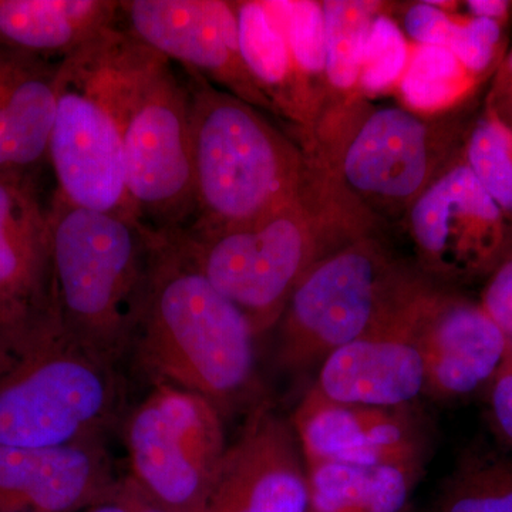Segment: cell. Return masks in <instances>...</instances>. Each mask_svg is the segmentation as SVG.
I'll return each mask as SVG.
<instances>
[{
  "label": "cell",
  "instance_id": "1",
  "mask_svg": "<svg viewBox=\"0 0 512 512\" xmlns=\"http://www.w3.org/2000/svg\"><path fill=\"white\" fill-rule=\"evenodd\" d=\"M251 323L156 232L146 288L127 359L150 384H171L210 400L222 416L256 406Z\"/></svg>",
  "mask_w": 512,
  "mask_h": 512
},
{
  "label": "cell",
  "instance_id": "2",
  "mask_svg": "<svg viewBox=\"0 0 512 512\" xmlns=\"http://www.w3.org/2000/svg\"><path fill=\"white\" fill-rule=\"evenodd\" d=\"M50 299L57 328L116 365L127 359L156 232L141 222L74 207H49Z\"/></svg>",
  "mask_w": 512,
  "mask_h": 512
},
{
  "label": "cell",
  "instance_id": "3",
  "mask_svg": "<svg viewBox=\"0 0 512 512\" xmlns=\"http://www.w3.org/2000/svg\"><path fill=\"white\" fill-rule=\"evenodd\" d=\"M185 73L195 200L185 227H234L295 200L308 181L295 144L247 101Z\"/></svg>",
  "mask_w": 512,
  "mask_h": 512
},
{
  "label": "cell",
  "instance_id": "4",
  "mask_svg": "<svg viewBox=\"0 0 512 512\" xmlns=\"http://www.w3.org/2000/svg\"><path fill=\"white\" fill-rule=\"evenodd\" d=\"M138 46L117 22L59 63L47 148L62 200L136 221L124 174L121 117Z\"/></svg>",
  "mask_w": 512,
  "mask_h": 512
},
{
  "label": "cell",
  "instance_id": "5",
  "mask_svg": "<svg viewBox=\"0 0 512 512\" xmlns=\"http://www.w3.org/2000/svg\"><path fill=\"white\" fill-rule=\"evenodd\" d=\"M163 234L244 313L256 338L278 326L293 291L313 266L360 238L346 225L325 224L309 183L295 200L258 220Z\"/></svg>",
  "mask_w": 512,
  "mask_h": 512
},
{
  "label": "cell",
  "instance_id": "6",
  "mask_svg": "<svg viewBox=\"0 0 512 512\" xmlns=\"http://www.w3.org/2000/svg\"><path fill=\"white\" fill-rule=\"evenodd\" d=\"M0 383V446L50 448L104 443L128 407L121 366L60 329L29 346Z\"/></svg>",
  "mask_w": 512,
  "mask_h": 512
},
{
  "label": "cell",
  "instance_id": "7",
  "mask_svg": "<svg viewBox=\"0 0 512 512\" xmlns=\"http://www.w3.org/2000/svg\"><path fill=\"white\" fill-rule=\"evenodd\" d=\"M426 288L373 239L349 242L313 266L293 291L278 323V365L298 373L322 363L393 318Z\"/></svg>",
  "mask_w": 512,
  "mask_h": 512
},
{
  "label": "cell",
  "instance_id": "8",
  "mask_svg": "<svg viewBox=\"0 0 512 512\" xmlns=\"http://www.w3.org/2000/svg\"><path fill=\"white\" fill-rule=\"evenodd\" d=\"M121 120L124 174L138 221L154 232L190 224L195 212L190 89L173 62L141 42Z\"/></svg>",
  "mask_w": 512,
  "mask_h": 512
},
{
  "label": "cell",
  "instance_id": "9",
  "mask_svg": "<svg viewBox=\"0 0 512 512\" xmlns=\"http://www.w3.org/2000/svg\"><path fill=\"white\" fill-rule=\"evenodd\" d=\"M126 476L170 512H205L227 453L224 416L200 396L150 384L121 421Z\"/></svg>",
  "mask_w": 512,
  "mask_h": 512
},
{
  "label": "cell",
  "instance_id": "10",
  "mask_svg": "<svg viewBox=\"0 0 512 512\" xmlns=\"http://www.w3.org/2000/svg\"><path fill=\"white\" fill-rule=\"evenodd\" d=\"M468 126L433 124L400 107L369 111L342 143L336 173L367 207L406 210L460 153Z\"/></svg>",
  "mask_w": 512,
  "mask_h": 512
},
{
  "label": "cell",
  "instance_id": "11",
  "mask_svg": "<svg viewBox=\"0 0 512 512\" xmlns=\"http://www.w3.org/2000/svg\"><path fill=\"white\" fill-rule=\"evenodd\" d=\"M409 231L423 265L447 279L490 275L512 247V225L460 153L409 208Z\"/></svg>",
  "mask_w": 512,
  "mask_h": 512
},
{
  "label": "cell",
  "instance_id": "12",
  "mask_svg": "<svg viewBox=\"0 0 512 512\" xmlns=\"http://www.w3.org/2000/svg\"><path fill=\"white\" fill-rule=\"evenodd\" d=\"M119 25L154 52L256 109L271 110L239 50L237 12L225 0H128Z\"/></svg>",
  "mask_w": 512,
  "mask_h": 512
},
{
  "label": "cell",
  "instance_id": "13",
  "mask_svg": "<svg viewBox=\"0 0 512 512\" xmlns=\"http://www.w3.org/2000/svg\"><path fill=\"white\" fill-rule=\"evenodd\" d=\"M56 328L49 208L26 173H0V329L23 348Z\"/></svg>",
  "mask_w": 512,
  "mask_h": 512
},
{
  "label": "cell",
  "instance_id": "14",
  "mask_svg": "<svg viewBox=\"0 0 512 512\" xmlns=\"http://www.w3.org/2000/svg\"><path fill=\"white\" fill-rule=\"evenodd\" d=\"M309 511L308 474L291 421L259 402L227 448L205 512Z\"/></svg>",
  "mask_w": 512,
  "mask_h": 512
},
{
  "label": "cell",
  "instance_id": "15",
  "mask_svg": "<svg viewBox=\"0 0 512 512\" xmlns=\"http://www.w3.org/2000/svg\"><path fill=\"white\" fill-rule=\"evenodd\" d=\"M430 289L393 318L326 357L311 389L333 402L386 409H404L424 394L426 373L417 326Z\"/></svg>",
  "mask_w": 512,
  "mask_h": 512
},
{
  "label": "cell",
  "instance_id": "16",
  "mask_svg": "<svg viewBox=\"0 0 512 512\" xmlns=\"http://www.w3.org/2000/svg\"><path fill=\"white\" fill-rule=\"evenodd\" d=\"M417 339L426 390L441 402L487 389L510 352V343L480 302L430 289L421 308Z\"/></svg>",
  "mask_w": 512,
  "mask_h": 512
},
{
  "label": "cell",
  "instance_id": "17",
  "mask_svg": "<svg viewBox=\"0 0 512 512\" xmlns=\"http://www.w3.org/2000/svg\"><path fill=\"white\" fill-rule=\"evenodd\" d=\"M289 421L305 466L423 461L420 433L406 407L338 403L309 389Z\"/></svg>",
  "mask_w": 512,
  "mask_h": 512
},
{
  "label": "cell",
  "instance_id": "18",
  "mask_svg": "<svg viewBox=\"0 0 512 512\" xmlns=\"http://www.w3.org/2000/svg\"><path fill=\"white\" fill-rule=\"evenodd\" d=\"M120 478L104 443L0 446V512L86 511Z\"/></svg>",
  "mask_w": 512,
  "mask_h": 512
},
{
  "label": "cell",
  "instance_id": "19",
  "mask_svg": "<svg viewBox=\"0 0 512 512\" xmlns=\"http://www.w3.org/2000/svg\"><path fill=\"white\" fill-rule=\"evenodd\" d=\"M59 63L0 47V173L29 174L47 158Z\"/></svg>",
  "mask_w": 512,
  "mask_h": 512
},
{
  "label": "cell",
  "instance_id": "20",
  "mask_svg": "<svg viewBox=\"0 0 512 512\" xmlns=\"http://www.w3.org/2000/svg\"><path fill=\"white\" fill-rule=\"evenodd\" d=\"M111 0H0V47L39 59H63L119 22Z\"/></svg>",
  "mask_w": 512,
  "mask_h": 512
},
{
  "label": "cell",
  "instance_id": "21",
  "mask_svg": "<svg viewBox=\"0 0 512 512\" xmlns=\"http://www.w3.org/2000/svg\"><path fill=\"white\" fill-rule=\"evenodd\" d=\"M311 512H406L423 471L409 463L308 464Z\"/></svg>",
  "mask_w": 512,
  "mask_h": 512
},
{
  "label": "cell",
  "instance_id": "22",
  "mask_svg": "<svg viewBox=\"0 0 512 512\" xmlns=\"http://www.w3.org/2000/svg\"><path fill=\"white\" fill-rule=\"evenodd\" d=\"M234 6L239 50L256 86L272 111L308 124L315 113V94L299 76L284 33L265 8L264 0L234 2Z\"/></svg>",
  "mask_w": 512,
  "mask_h": 512
},
{
  "label": "cell",
  "instance_id": "23",
  "mask_svg": "<svg viewBox=\"0 0 512 512\" xmlns=\"http://www.w3.org/2000/svg\"><path fill=\"white\" fill-rule=\"evenodd\" d=\"M480 83L447 47L417 46L399 87L412 111L437 113L466 100Z\"/></svg>",
  "mask_w": 512,
  "mask_h": 512
},
{
  "label": "cell",
  "instance_id": "24",
  "mask_svg": "<svg viewBox=\"0 0 512 512\" xmlns=\"http://www.w3.org/2000/svg\"><path fill=\"white\" fill-rule=\"evenodd\" d=\"M433 512H512V453L467 458L441 488Z\"/></svg>",
  "mask_w": 512,
  "mask_h": 512
},
{
  "label": "cell",
  "instance_id": "25",
  "mask_svg": "<svg viewBox=\"0 0 512 512\" xmlns=\"http://www.w3.org/2000/svg\"><path fill=\"white\" fill-rule=\"evenodd\" d=\"M461 156L512 225V130L490 104L468 126Z\"/></svg>",
  "mask_w": 512,
  "mask_h": 512
},
{
  "label": "cell",
  "instance_id": "26",
  "mask_svg": "<svg viewBox=\"0 0 512 512\" xmlns=\"http://www.w3.org/2000/svg\"><path fill=\"white\" fill-rule=\"evenodd\" d=\"M326 33L325 77L340 92L359 86L360 66L367 33L377 3L365 0L322 2Z\"/></svg>",
  "mask_w": 512,
  "mask_h": 512
},
{
  "label": "cell",
  "instance_id": "27",
  "mask_svg": "<svg viewBox=\"0 0 512 512\" xmlns=\"http://www.w3.org/2000/svg\"><path fill=\"white\" fill-rule=\"evenodd\" d=\"M264 3L284 33L299 76L313 92V80L325 76L326 70V33L322 2L264 0Z\"/></svg>",
  "mask_w": 512,
  "mask_h": 512
},
{
  "label": "cell",
  "instance_id": "28",
  "mask_svg": "<svg viewBox=\"0 0 512 512\" xmlns=\"http://www.w3.org/2000/svg\"><path fill=\"white\" fill-rule=\"evenodd\" d=\"M409 43L389 16L376 15L367 33L360 66L359 86L367 93H382L400 83L409 64Z\"/></svg>",
  "mask_w": 512,
  "mask_h": 512
},
{
  "label": "cell",
  "instance_id": "29",
  "mask_svg": "<svg viewBox=\"0 0 512 512\" xmlns=\"http://www.w3.org/2000/svg\"><path fill=\"white\" fill-rule=\"evenodd\" d=\"M503 35V23L471 16L458 20L450 50L468 72L481 80L500 57Z\"/></svg>",
  "mask_w": 512,
  "mask_h": 512
},
{
  "label": "cell",
  "instance_id": "30",
  "mask_svg": "<svg viewBox=\"0 0 512 512\" xmlns=\"http://www.w3.org/2000/svg\"><path fill=\"white\" fill-rule=\"evenodd\" d=\"M404 30L417 46L450 49L458 20L451 18L440 2H420L410 6L404 15Z\"/></svg>",
  "mask_w": 512,
  "mask_h": 512
},
{
  "label": "cell",
  "instance_id": "31",
  "mask_svg": "<svg viewBox=\"0 0 512 512\" xmlns=\"http://www.w3.org/2000/svg\"><path fill=\"white\" fill-rule=\"evenodd\" d=\"M480 303L512 348V247L488 275Z\"/></svg>",
  "mask_w": 512,
  "mask_h": 512
},
{
  "label": "cell",
  "instance_id": "32",
  "mask_svg": "<svg viewBox=\"0 0 512 512\" xmlns=\"http://www.w3.org/2000/svg\"><path fill=\"white\" fill-rule=\"evenodd\" d=\"M485 393L491 429L512 453V348Z\"/></svg>",
  "mask_w": 512,
  "mask_h": 512
},
{
  "label": "cell",
  "instance_id": "33",
  "mask_svg": "<svg viewBox=\"0 0 512 512\" xmlns=\"http://www.w3.org/2000/svg\"><path fill=\"white\" fill-rule=\"evenodd\" d=\"M84 512H133L127 477H121L119 483L106 498Z\"/></svg>",
  "mask_w": 512,
  "mask_h": 512
},
{
  "label": "cell",
  "instance_id": "34",
  "mask_svg": "<svg viewBox=\"0 0 512 512\" xmlns=\"http://www.w3.org/2000/svg\"><path fill=\"white\" fill-rule=\"evenodd\" d=\"M468 12L473 18H483L504 23L510 18L512 3L508 0H468Z\"/></svg>",
  "mask_w": 512,
  "mask_h": 512
},
{
  "label": "cell",
  "instance_id": "35",
  "mask_svg": "<svg viewBox=\"0 0 512 512\" xmlns=\"http://www.w3.org/2000/svg\"><path fill=\"white\" fill-rule=\"evenodd\" d=\"M309 512H311V511H309Z\"/></svg>",
  "mask_w": 512,
  "mask_h": 512
}]
</instances>
